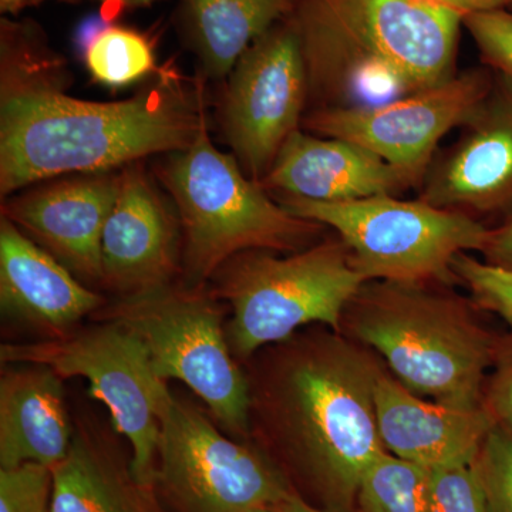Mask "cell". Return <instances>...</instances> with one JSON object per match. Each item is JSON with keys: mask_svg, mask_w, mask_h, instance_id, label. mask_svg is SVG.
<instances>
[{"mask_svg": "<svg viewBox=\"0 0 512 512\" xmlns=\"http://www.w3.org/2000/svg\"><path fill=\"white\" fill-rule=\"evenodd\" d=\"M72 74L35 20H0V197L62 175L119 171L194 143L205 124L204 80L161 67L130 99L67 93Z\"/></svg>", "mask_w": 512, "mask_h": 512, "instance_id": "obj_1", "label": "cell"}, {"mask_svg": "<svg viewBox=\"0 0 512 512\" xmlns=\"http://www.w3.org/2000/svg\"><path fill=\"white\" fill-rule=\"evenodd\" d=\"M382 363L322 325L308 326L242 365L249 384L251 441L326 512H355L360 480L387 453L377 427Z\"/></svg>", "mask_w": 512, "mask_h": 512, "instance_id": "obj_2", "label": "cell"}, {"mask_svg": "<svg viewBox=\"0 0 512 512\" xmlns=\"http://www.w3.org/2000/svg\"><path fill=\"white\" fill-rule=\"evenodd\" d=\"M309 101L352 106L363 83L403 96L456 76L463 16L434 0H299Z\"/></svg>", "mask_w": 512, "mask_h": 512, "instance_id": "obj_3", "label": "cell"}, {"mask_svg": "<svg viewBox=\"0 0 512 512\" xmlns=\"http://www.w3.org/2000/svg\"><path fill=\"white\" fill-rule=\"evenodd\" d=\"M439 284L367 281L346 306L340 333L379 353L417 396L476 409L497 339L474 318V303Z\"/></svg>", "mask_w": 512, "mask_h": 512, "instance_id": "obj_4", "label": "cell"}, {"mask_svg": "<svg viewBox=\"0 0 512 512\" xmlns=\"http://www.w3.org/2000/svg\"><path fill=\"white\" fill-rule=\"evenodd\" d=\"M156 174L183 231L181 282L204 286L222 265L247 251L298 252L323 225L291 214L212 144L208 124L185 150L165 154Z\"/></svg>", "mask_w": 512, "mask_h": 512, "instance_id": "obj_5", "label": "cell"}, {"mask_svg": "<svg viewBox=\"0 0 512 512\" xmlns=\"http://www.w3.org/2000/svg\"><path fill=\"white\" fill-rule=\"evenodd\" d=\"M365 282L336 237L289 255L242 252L208 285L231 312L225 323L228 345L244 365L259 350L308 326L340 332L346 306Z\"/></svg>", "mask_w": 512, "mask_h": 512, "instance_id": "obj_6", "label": "cell"}, {"mask_svg": "<svg viewBox=\"0 0 512 512\" xmlns=\"http://www.w3.org/2000/svg\"><path fill=\"white\" fill-rule=\"evenodd\" d=\"M225 306L210 285L177 281L114 298L92 319L120 323L136 333L161 380L183 383L224 433L251 441L248 377L228 345Z\"/></svg>", "mask_w": 512, "mask_h": 512, "instance_id": "obj_7", "label": "cell"}, {"mask_svg": "<svg viewBox=\"0 0 512 512\" xmlns=\"http://www.w3.org/2000/svg\"><path fill=\"white\" fill-rule=\"evenodd\" d=\"M291 214L335 229L350 262L366 281H457L454 259L481 252L490 229L464 212L427 202L379 195L348 202H318L275 195Z\"/></svg>", "mask_w": 512, "mask_h": 512, "instance_id": "obj_8", "label": "cell"}, {"mask_svg": "<svg viewBox=\"0 0 512 512\" xmlns=\"http://www.w3.org/2000/svg\"><path fill=\"white\" fill-rule=\"evenodd\" d=\"M0 362L43 365L63 379L82 377L89 394L104 404L110 421L131 448V471L138 483L156 488L161 419L173 390L154 370L143 340L123 325L94 320L55 339L3 343Z\"/></svg>", "mask_w": 512, "mask_h": 512, "instance_id": "obj_9", "label": "cell"}, {"mask_svg": "<svg viewBox=\"0 0 512 512\" xmlns=\"http://www.w3.org/2000/svg\"><path fill=\"white\" fill-rule=\"evenodd\" d=\"M156 488L177 512H251L293 493L261 447L228 436L207 409L174 390L161 419Z\"/></svg>", "mask_w": 512, "mask_h": 512, "instance_id": "obj_10", "label": "cell"}, {"mask_svg": "<svg viewBox=\"0 0 512 512\" xmlns=\"http://www.w3.org/2000/svg\"><path fill=\"white\" fill-rule=\"evenodd\" d=\"M308 101V72L292 15L242 53L218 106L222 137L252 181L264 180L285 141L302 127Z\"/></svg>", "mask_w": 512, "mask_h": 512, "instance_id": "obj_11", "label": "cell"}, {"mask_svg": "<svg viewBox=\"0 0 512 512\" xmlns=\"http://www.w3.org/2000/svg\"><path fill=\"white\" fill-rule=\"evenodd\" d=\"M493 79L494 70H466L440 86L400 99L313 109L303 117L302 127L373 151L396 168L410 187H420L441 138L471 119Z\"/></svg>", "mask_w": 512, "mask_h": 512, "instance_id": "obj_12", "label": "cell"}, {"mask_svg": "<svg viewBox=\"0 0 512 512\" xmlns=\"http://www.w3.org/2000/svg\"><path fill=\"white\" fill-rule=\"evenodd\" d=\"M183 231L174 205L165 200L143 161L121 168L116 204L101 238V286L119 296L180 281Z\"/></svg>", "mask_w": 512, "mask_h": 512, "instance_id": "obj_13", "label": "cell"}, {"mask_svg": "<svg viewBox=\"0 0 512 512\" xmlns=\"http://www.w3.org/2000/svg\"><path fill=\"white\" fill-rule=\"evenodd\" d=\"M120 181L121 170L52 178L2 200V217L83 284L100 288L101 238Z\"/></svg>", "mask_w": 512, "mask_h": 512, "instance_id": "obj_14", "label": "cell"}, {"mask_svg": "<svg viewBox=\"0 0 512 512\" xmlns=\"http://www.w3.org/2000/svg\"><path fill=\"white\" fill-rule=\"evenodd\" d=\"M419 188V200L444 210H511L512 77L494 72L490 92L456 143L433 158Z\"/></svg>", "mask_w": 512, "mask_h": 512, "instance_id": "obj_15", "label": "cell"}, {"mask_svg": "<svg viewBox=\"0 0 512 512\" xmlns=\"http://www.w3.org/2000/svg\"><path fill=\"white\" fill-rule=\"evenodd\" d=\"M55 256L0 218V311L43 339L72 332L106 303Z\"/></svg>", "mask_w": 512, "mask_h": 512, "instance_id": "obj_16", "label": "cell"}, {"mask_svg": "<svg viewBox=\"0 0 512 512\" xmlns=\"http://www.w3.org/2000/svg\"><path fill=\"white\" fill-rule=\"evenodd\" d=\"M377 427L387 453L427 468L476 460L494 429L483 406L460 409L424 400L380 367L375 384Z\"/></svg>", "mask_w": 512, "mask_h": 512, "instance_id": "obj_17", "label": "cell"}, {"mask_svg": "<svg viewBox=\"0 0 512 512\" xmlns=\"http://www.w3.org/2000/svg\"><path fill=\"white\" fill-rule=\"evenodd\" d=\"M275 195L318 202H348L394 195L410 188L396 168L373 151L342 140L291 134L259 183Z\"/></svg>", "mask_w": 512, "mask_h": 512, "instance_id": "obj_18", "label": "cell"}, {"mask_svg": "<svg viewBox=\"0 0 512 512\" xmlns=\"http://www.w3.org/2000/svg\"><path fill=\"white\" fill-rule=\"evenodd\" d=\"M119 437L93 413L76 417L69 454L52 468L50 512H164L156 488L133 476Z\"/></svg>", "mask_w": 512, "mask_h": 512, "instance_id": "obj_19", "label": "cell"}, {"mask_svg": "<svg viewBox=\"0 0 512 512\" xmlns=\"http://www.w3.org/2000/svg\"><path fill=\"white\" fill-rule=\"evenodd\" d=\"M0 377V468L62 463L73 441L63 377L43 365H8Z\"/></svg>", "mask_w": 512, "mask_h": 512, "instance_id": "obj_20", "label": "cell"}, {"mask_svg": "<svg viewBox=\"0 0 512 512\" xmlns=\"http://www.w3.org/2000/svg\"><path fill=\"white\" fill-rule=\"evenodd\" d=\"M299 0H180L177 28L194 53L201 79L218 82L231 73L242 53L295 13Z\"/></svg>", "mask_w": 512, "mask_h": 512, "instance_id": "obj_21", "label": "cell"}, {"mask_svg": "<svg viewBox=\"0 0 512 512\" xmlns=\"http://www.w3.org/2000/svg\"><path fill=\"white\" fill-rule=\"evenodd\" d=\"M430 468L384 453L363 474L355 512H429Z\"/></svg>", "mask_w": 512, "mask_h": 512, "instance_id": "obj_22", "label": "cell"}, {"mask_svg": "<svg viewBox=\"0 0 512 512\" xmlns=\"http://www.w3.org/2000/svg\"><path fill=\"white\" fill-rule=\"evenodd\" d=\"M94 82L117 89L160 73L156 42L146 33L121 25H111L94 39L83 56Z\"/></svg>", "mask_w": 512, "mask_h": 512, "instance_id": "obj_23", "label": "cell"}, {"mask_svg": "<svg viewBox=\"0 0 512 512\" xmlns=\"http://www.w3.org/2000/svg\"><path fill=\"white\" fill-rule=\"evenodd\" d=\"M451 269L477 308L495 313L512 326V272L478 261L466 252L456 256Z\"/></svg>", "mask_w": 512, "mask_h": 512, "instance_id": "obj_24", "label": "cell"}, {"mask_svg": "<svg viewBox=\"0 0 512 512\" xmlns=\"http://www.w3.org/2000/svg\"><path fill=\"white\" fill-rule=\"evenodd\" d=\"M488 512H512V436L495 426L476 460Z\"/></svg>", "mask_w": 512, "mask_h": 512, "instance_id": "obj_25", "label": "cell"}, {"mask_svg": "<svg viewBox=\"0 0 512 512\" xmlns=\"http://www.w3.org/2000/svg\"><path fill=\"white\" fill-rule=\"evenodd\" d=\"M429 512H488L474 461L430 468Z\"/></svg>", "mask_w": 512, "mask_h": 512, "instance_id": "obj_26", "label": "cell"}, {"mask_svg": "<svg viewBox=\"0 0 512 512\" xmlns=\"http://www.w3.org/2000/svg\"><path fill=\"white\" fill-rule=\"evenodd\" d=\"M53 471L26 463L0 468V512H50Z\"/></svg>", "mask_w": 512, "mask_h": 512, "instance_id": "obj_27", "label": "cell"}, {"mask_svg": "<svg viewBox=\"0 0 512 512\" xmlns=\"http://www.w3.org/2000/svg\"><path fill=\"white\" fill-rule=\"evenodd\" d=\"M463 25L476 40L484 63L512 77V13L505 9L473 13L463 19Z\"/></svg>", "mask_w": 512, "mask_h": 512, "instance_id": "obj_28", "label": "cell"}, {"mask_svg": "<svg viewBox=\"0 0 512 512\" xmlns=\"http://www.w3.org/2000/svg\"><path fill=\"white\" fill-rule=\"evenodd\" d=\"M493 373L485 382L483 404L495 426L512 436V332L497 339Z\"/></svg>", "mask_w": 512, "mask_h": 512, "instance_id": "obj_29", "label": "cell"}, {"mask_svg": "<svg viewBox=\"0 0 512 512\" xmlns=\"http://www.w3.org/2000/svg\"><path fill=\"white\" fill-rule=\"evenodd\" d=\"M481 254L487 264L512 272V217L500 228L490 229Z\"/></svg>", "mask_w": 512, "mask_h": 512, "instance_id": "obj_30", "label": "cell"}, {"mask_svg": "<svg viewBox=\"0 0 512 512\" xmlns=\"http://www.w3.org/2000/svg\"><path fill=\"white\" fill-rule=\"evenodd\" d=\"M111 19L107 18L103 13H94V15L87 16L82 22L77 25L73 35L74 52L77 57L83 59L86 55L87 49L92 45L94 39L103 32L104 29L109 28Z\"/></svg>", "mask_w": 512, "mask_h": 512, "instance_id": "obj_31", "label": "cell"}, {"mask_svg": "<svg viewBox=\"0 0 512 512\" xmlns=\"http://www.w3.org/2000/svg\"><path fill=\"white\" fill-rule=\"evenodd\" d=\"M434 2L454 10L458 15L463 16V19L473 13L505 9L512 5V0H434Z\"/></svg>", "mask_w": 512, "mask_h": 512, "instance_id": "obj_32", "label": "cell"}, {"mask_svg": "<svg viewBox=\"0 0 512 512\" xmlns=\"http://www.w3.org/2000/svg\"><path fill=\"white\" fill-rule=\"evenodd\" d=\"M274 508L278 512H326L315 507V505L309 504L308 501L303 500L295 493L288 495L284 501L275 505Z\"/></svg>", "mask_w": 512, "mask_h": 512, "instance_id": "obj_33", "label": "cell"}, {"mask_svg": "<svg viewBox=\"0 0 512 512\" xmlns=\"http://www.w3.org/2000/svg\"><path fill=\"white\" fill-rule=\"evenodd\" d=\"M104 2L109 6L110 12L119 16L124 9L150 8L161 0H104Z\"/></svg>", "mask_w": 512, "mask_h": 512, "instance_id": "obj_34", "label": "cell"}, {"mask_svg": "<svg viewBox=\"0 0 512 512\" xmlns=\"http://www.w3.org/2000/svg\"><path fill=\"white\" fill-rule=\"evenodd\" d=\"M40 2L42 0H0V12L16 15V13L22 12L23 9L39 5Z\"/></svg>", "mask_w": 512, "mask_h": 512, "instance_id": "obj_35", "label": "cell"}, {"mask_svg": "<svg viewBox=\"0 0 512 512\" xmlns=\"http://www.w3.org/2000/svg\"><path fill=\"white\" fill-rule=\"evenodd\" d=\"M251 512H278V511H276L275 508L262 507V508H256V510L251 511Z\"/></svg>", "mask_w": 512, "mask_h": 512, "instance_id": "obj_36", "label": "cell"}, {"mask_svg": "<svg viewBox=\"0 0 512 512\" xmlns=\"http://www.w3.org/2000/svg\"><path fill=\"white\" fill-rule=\"evenodd\" d=\"M512 6V5H511Z\"/></svg>", "mask_w": 512, "mask_h": 512, "instance_id": "obj_37", "label": "cell"}]
</instances>
